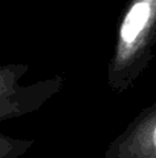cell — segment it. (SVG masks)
Wrapping results in <instances>:
<instances>
[{"label":"cell","mask_w":156,"mask_h":158,"mask_svg":"<svg viewBox=\"0 0 156 158\" xmlns=\"http://www.w3.org/2000/svg\"><path fill=\"white\" fill-rule=\"evenodd\" d=\"M153 143H155V146H156V127H155V131H153Z\"/></svg>","instance_id":"7a4b0ae2"},{"label":"cell","mask_w":156,"mask_h":158,"mask_svg":"<svg viewBox=\"0 0 156 158\" xmlns=\"http://www.w3.org/2000/svg\"><path fill=\"white\" fill-rule=\"evenodd\" d=\"M150 12H152L150 0H141L130 8L121 26V39L124 43H132L136 40L139 32L147 25Z\"/></svg>","instance_id":"6da1fadb"}]
</instances>
